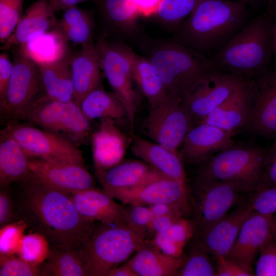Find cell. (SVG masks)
I'll use <instances>...</instances> for the list:
<instances>
[{"label": "cell", "instance_id": "6da1fadb", "mask_svg": "<svg viewBox=\"0 0 276 276\" xmlns=\"http://www.w3.org/2000/svg\"><path fill=\"white\" fill-rule=\"evenodd\" d=\"M244 0H199L172 38L203 54L213 55L255 15Z\"/></svg>", "mask_w": 276, "mask_h": 276}, {"label": "cell", "instance_id": "7a4b0ae2", "mask_svg": "<svg viewBox=\"0 0 276 276\" xmlns=\"http://www.w3.org/2000/svg\"><path fill=\"white\" fill-rule=\"evenodd\" d=\"M27 183L26 205L36 220L38 233L43 235L52 246L78 250L93 229L94 222L80 215L68 194L34 178Z\"/></svg>", "mask_w": 276, "mask_h": 276}, {"label": "cell", "instance_id": "3957f363", "mask_svg": "<svg viewBox=\"0 0 276 276\" xmlns=\"http://www.w3.org/2000/svg\"><path fill=\"white\" fill-rule=\"evenodd\" d=\"M161 77L169 96L182 101L207 75L216 70L210 59L172 39L142 33L134 40Z\"/></svg>", "mask_w": 276, "mask_h": 276}, {"label": "cell", "instance_id": "277c9868", "mask_svg": "<svg viewBox=\"0 0 276 276\" xmlns=\"http://www.w3.org/2000/svg\"><path fill=\"white\" fill-rule=\"evenodd\" d=\"M273 7L255 15L223 48L209 57L216 70L247 77L270 66L273 56Z\"/></svg>", "mask_w": 276, "mask_h": 276}, {"label": "cell", "instance_id": "5b68a950", "mask_svg": "<svg viewBox=\"0 0 276 276\" xmlns=\"http://www.w3.org/2000/svg\"><path fill=\"white\" fill-rule=\"evenodd\" d=\"M147 238L125 223L100 222L94 225L78 249L87 275L105 276L136 251Z\"/></svg>", "mask_w": 276, "mask_h": 276}, {"label": "cell", "instance_id": "8992f818", "mask_svg": "<svg viewBox=\"0 0 276 276\" xmlns=\"http://www.w3.org/2000/svg\"><path fill=\"white\" fill-rule=\"evenodd\" d=\"M266 152L255 146L233 145L202 163L197 180L233 182L253 192L260 185Z\"/></svg>", "mask_w": 276, "mask_h": 276}, {"label": "cell", "instance_id": "52a82bcc", "mask_svg": "<svg viewBox=\"0 0 276 276\" xmlns=\"http://www.w3.org/2000/svg\"><path fill=\"white\" fill-rule=\"evenodd\" d=\"M96 49L100 68L104 72L112 92L123 104L132 130L137 108L138 96L133 87L132 49L119 39L102 33L96 43Z\"/></svg>", "mask_w": 276, "mask_h": 276}, {"label": "cell", "instance_id": "ba28073f", "mask_svg": "<svg viewBox=\"0 0 276 276\" xmlns=\"http://www.w3.org/2000/svg\"><path fill=\"white\" fill-rule=\"evenodd\" d=\"M23 120L77 146L84 143L91 133L89 120L74 101L60 102L41 96Z\"/></svg>", "mask_w": 276, "mask_h": 276}, {"label": "cell", "instance_id": "9c48e42d", "mask_svg": "<svg viewBox=\"0 0 276 276\" xmlns=\"http://www.w3.org/2000/svg\"><path fill=\"white\" fill-rule=\"evenodd\" d=\"M5 128L30 158L52 164L85 165L82 151L77 146L61 136L18 120L7 122Z\"/></svg>", "mask_w": 276, "mask_h": 276}, {"label": "cell", "instance_id": "30bf717a", "mask_svg": "<svg viewBox=\"0 0 276 276\" xmlns=\"http://www.w3.org/2000/svg\"><path fill=\"white\" fill-rule=\"evenodd\" d=\"M11 49L13 58L12 73L5 95L0 100L1 117L8 122L23 120L41 96L36 64L16 48Z\"/></svg>", "mask_w": 276, "mask_h": 276}, {"label": "cell", "instance_id": "8fae6325", "mask_svg": "<svg viewBox=\"0 0 276 276\" xmlns=\"http://www.w3.org/2000/svg\"><path fill=\"white\" fill-rule=\"evenodd\" d=\"M245 78L248 104L245 129L265 137L276 136V68L269 66Z\"/></svg>", "mask_w": 276, "mask_h": 276}, {"label": "cell", "instance_id": "7c38bea8", "mask_svg": "<svg viewBox=\"0 0 276 276\" xmlns=\"http://www.w3.org/2000/svg\"><path fill=\"white\" fill-rule=\"evenodd\" d=\"M243 186L233 182L197 180V217L195 234L199 237L225 217L250 193Z\"/></svg>", "mask_w": 276, "mask_h": 276}, {"label": "cell", "instance_id": "4fadbf2b", "mask_svg": "<svg viewBox=\"0 0 276 276\" xmlns=\"http://www.w3.org/2000/svg\"><path fill=\"white\" fill-rule=\"evenodd\" d=\"M106 192L124 204L165 203L177 208L185 216L192 212L186 184L166 176L140 186Z\"/></svg>", "mask_w": 276, "mask_h": 276}, {"label": "cell", "instance_id": "5bb4252c", "mask_svg": "<svg viewBox=\"0 0 276 276\" xmlns=\"http://www.w3.org/2000/svg\"><path fill=\"white\" fill-rule=\"evenodd\" d=\"M244 78L217 70L204 77L182 102L193 126L199 124L221 104Z\"/></svg>", "mask_w": 276, "mask_h": 276}, {"label": "cell", "instance_id": "9a60e30c", "mask_svg": "<svg viewBox=\"0 0 276 276\" xmlns=\"http://www.w3.org/2000/svg\"><path fill=\"white\" fill-rule=\"evenodd\" d=\"M193 127L182 101L169 96L150 112L145 122L147 135L153 141L177 151Z\"/></svg>", "mask_w": 276, "mask_h": 276}, {"label": "cell", "instance_id": "2e32d148", "mask_svg": "<svg viewBox=\"0 0 276 276\" xmlns=\"http://www.w3.org/2000/svg\"><path fill=\"white\" fill-rule=\"evenodd\" d=\"M30 168L36 180L67 194L95 187L94 178L85 165L52 164L31 158Z\"/></svg>", "mask_w": 276, "mask_h": 276}, {"label": "cell", "instance_id": "e0dca14e", "mask_svg": "<svg viewBox=\"0 0 276 276\" xmlns=\"http://www.w3.org/2000/svg\"><path fill=\"white\" fill-rule=\"evenodd\" d=\"M272 217L253 211L242 226L225 257L255 274L252 266L256 257L263 246L272 237Z\"/></svg>", "mask_w": 276, "mask_h": 276}, {"label": "cell", "instance_id": "ac0fdd59", "mask_svg": "<svg viewBox=\"0 0 276 276\" xmlns=\"http://www.w3.org/2000/svg\"><path fill=\"white\" fill-rule=\"evenodd\" d=\"M233 134L218 127L201 123L192 127L182 143L181 158L203 163L216 153L234 145Z\"/></svg>", "mask_w": 276, "mask_h": 276}, {"label": "cell", "instance_id": "d6986e66", "mask_svg": "<svg viewBox=\"0 0 276 276\" xmlns=\"http://www.w3.org/2000/svg\"><path fill=\"white\" fill-rule=\"evenodd\" d=\"M94 3L104 35L134 40L141 34L137 22L139 16L128 0H95Z\"/></svg>", "mask_w": 276, "mask_h": 276}, {"label": "cell", "instance_id": "ffe728a7", "mask_svg": "<svg viewBox=\"0 0 276 276\" xmlns=\"http://www.w3.org/2000/svg\"><path fill=\"white\" fill-rule=\"evenodd\" d=\"M252 211L249 201L241 203L197 239L215 259L225 257Z\"/></svg>", "mask_w": 276, "mask_h": 276}, {"label": "cell", "instance_id": "44dd1931", "mask_svg": "<svg viewBox=\"0 0 276 276\" xmlns=\"http://www.w3.org/2000/svg\"><path fill=\"white\" fill-rule=\"evenodd\" d=\"M84 219L106 223H126L125 208L103 189L95 187L68 194Z\"/></svg>", "mask_w": 276, "mask_h": 276}, {"label": "cell", "instance_id": "7402d4cb", "mask_svg": "<svg viewBox=\"0 0 276 276\" xmlns=\"http://www.w3.org/2000/svg\"><path fill=\"white\" fill-rule=\"evenodd\" d=\"M93 158L97 172L109 169L121 163L125 155L128 141L112 120H102L91 135Z\"/></svg>", "mask_w": 276, "mask_h": 276}, {"label": "cell", "instance_id": "603a6c76", "mask_svg": "<svg viewBox=\"0 0 276 276\" xmlns=\"http://www.w3.org/2000/svg\"><path fill=\"white\" fill-rule=\"evenodd\" d=\"M55 12L48 0H37L33 3L1 49L6 50L19 47L36 36L54 30L58 21Z\"/></svg>", "mask_w": 276, "mask_h": 276}, {"label": "cell", "instance_id": "cb8c5ba5", "mask_svg": "<svg viewBox=\"0 0 276 276\" xmlns=\"http://www.w3.org/2000/svg\"><path fill=\"white\" fill-rule=\"evenodd\" d=\"M131 150L135 156L165 176L186 184L181 158L176 151L138 136L134 137Z\"/></svg>", "mask_w": 276, "mask_h": 276}, {"label": "cell", "instance_id": "d4e9b609", "mask_svg": "<svg viewBox=\"0 0 276 276\" xmlns=\"http://www.w3.org/2000/svg\"><path fill=\"white\" fill-rule=\"evenodd\" d=\"M70 62L74 87V101L79 106L91 91L100 86V66L96 43L82 46L70 54Z\"/></svg>", "mask_w": 276, "mask_h": 276}, {"label": "cell", "instance_id": "484cf974", "mask_svg": "<svg viewBox=\"0 0 276 276\" xmlns=\"http://www.w3.org/2000/svg\"><path fill=\"white\" fill-rule=\"evenodd\" d=\"M97 176L103 189L108 191L140 186L165 176L143 160H130L97 172Z\"/></svg>", "mask_w": 276, "mask_h": 276}, {"label": "cell", "instance_id": "4316f807", "mask_svg": "<svg viewBox=\"0 0 276 276\" xmlns=\"http://www.w3.org/2000/svg\"><path fill=\"white\" fill-rule=\"evenodd\" d=\"M248 115L245 78L235 90L201 123L221 128L233 135L245 129Z\"/></svg>", "mask_w": 276, "mask_h": 276}, {"label": "cell", "instance_id": "83f0119b", "mask_svg": "<svg viewBox=\"0 0 276 276\" xmlns=\"http://www.w3.org/2000/svg\"><path fill=\"white\" fill-rule=\"evenodd\" d=\"M30 158L5 129L0 133V185L7 187L17 181L28 182L34 177L30 168Z\"/></svg>", "mask_w": 276, "mask_h": 276}, {"label": "cell", "instance_id": "f1b7e54d", "mask_svg": "<svg viewBox=\"0 0 276 276\" xmlns=\"http://www.w3.org/2000/svg\"><path fill=\"white\" fill-rule=\"evenodd\" d=\"M70 54L54 61L36 64L42 96L60 102L74 101Z\"/></svg>", "mask_w": 276, "mask_h": 276}, {"label": "cell", "instance_id": "f546056e", "mask_svg": "<svg viewBox=\"0 0 276 276\" xmlns=\"http://www.w3.org/2000/svg\"><path fill=\"white\" fill-rule=\"evenodd\" d=\"M184 257L168 255L147 239L127 263L137 276H176Z\"/></svg>", "mask_w": 276, "mask_h": 276}, {"label": "cell", "instance_id": "4dcf8cb0", "mask_svg": "<svg viewBox=\"0 0 276 276\" xmlns=\"http://www.w3.org/2000/svg\"><path fill=\"white\" fill-rule=\"evenodd\" d=\"M95 28L92 11L75 6L63 11L55 29L68 43L82 47L95 43Z\"/></svg>", "mask_w": 276, "mask_h": 276}, {"label": "cell", "instance_id": "1f68e13d", "mask_svg": "<svg viewBox=\"0 0 276 276\" xmlns=\"http://www.w3.org/2000/svg\"><path fill=\"white\" fill-rule=\"evenodd\" d=\"M131 55L134 82L147 98L150 108L155 107L169 97L164 83L148 59L132 50Z\"/></svg>", "mask_w": 276, "mask_h": 276}, {"label": "cell", "instance_id": "d6a6232c", "mask_svg": "<svg viewBox=\"0 0 276 276\" xmlns=\"http://www.w3.org/2000/svg\"><path fill=\"white\" fill-rule=\"evenodd\" d=\"M68 42L55 29L17 47L19 52L36 64L52 62L70 54Z\"/></svg>", "mask_w": 276, "mask_h": 276}, {"label": "cell", "instance_id": "836d02e7", "mask_svg": "<svg viewBox=\"0 0 276 276\" xmlns=\"http://www.w3.org/2000/svg\"><path fill=\"white\" fill-rule=\"evenodd\" d=\"M79 106L89 121L97 119L120 120L127 117L125 108L118 97L100 86L86 95Z\"/></svg>", "mask_w": 276, "mask_h": 276}, {"label": "cell", "instance_id": "e575fe53", "mask_svg": "<svg viewBox=\"0 0 276 276\" xmlns=\"http://www.w3.org/2000/svg\"><path fill=\"white\" fill-rule=\"evenodd\" d=\"M195 232V221L182 217L166 231L155 235L150 241L164 253L179 258L182 256L185 246Z\"/></svg>", "mask_w": 276, "mask_h": 276}, {"label": "cell", "instance_id": "d590c367", "mask_svg": "<svg viewBox=\"0 0 276 276\" xmlns=\"http://www.w3.org/2000/svg\"><path fill=\"white\" fill-rule=\"evenodd\" d=\"M44 268V275L87 276L84 263L76 249L52 246Z\"/></svg>", "mask_w": 276, "mask_h": 276}, {"label": "cell", "instance_id": "8d00e7d4", "mask_svg": "<svg viewBox=\"0 0 276 276\" xmlns=\"http://www.w3.org/2000/svg\"><path fill=\"white\" fill-rule=\"evenodd\" d=\"M199 0H164L154 16L159 24L172 33L189 16Z\"/></svg>", "mask_w": 276, "mask_h": 276}, {"label": "cell", "instance_id": "74e56055", "mask_svg": "<svg viewBox=\"0 0 276 276\" xmlns=\"http://www.w3.org/2000/svg\"><path fill=\"white\" fill-rule=\"evenodd\" d=\"M193 244L176 276H214L216 274L210 253L197 239Z\"/></svg>", "mask_w": 276, "mask_h": 276}, {"label": "cell", "instance_id": "f35d334b", "mask_svg": "<svg viewBox=\"0 0 276 276\" xmlns=\"http://www.w3.org/2000/svg\"><path fill=\"white\" fill-rule=\"evenodd\" d=\"M49 243L47 238L39 233L25 235L17 254L29 263L40 265L49 256Z\"/></svg>", "mask_w": 276, "mask_h": 276}, {"label": "cell", "instance_id": "ab89813d", "mask_svg": "<svg viewBox=\"0 0 276 276\" xmlns=\"http://www.w3.org/2000/svg\"><path fill=\"white\" fill-rule=\"evenodd\" d=\"M24 0H0V41L4 43L13 34L22 15Z\"/></svg>", "mask_w": 276, "mask_h": 276}, {"label": "cell", "instance_id": "60d3db41", "mask_svg": "<svg viewBox=\"0 0 276 276\" xmlns=\"http://www.w3.org/2000/svg\"><path fill=\"white\" fill-rule=\"evenodd\" d=\"M27 225L26 221L21 220L1 227L0 257L17 254Z\"/></svg>", "mask_w": 276, "mask_h": 276}, {"label": "cell", "instance_id": "b9f144b4", "mask_svg": "<svg viewBox=\"0 0 276 276\" xmlns=\"http://www.w3.org/2000/svg\"><path fill=\"white\" fill-rule=\"evenodd\" d=\"M44 275L40 265L29 263L14 255L0 257V276Z\"/></svg>", "mask_w": 276, "mask_h": 276}, {"label": "cell", "instance_id": "7bdbcfd3", "mask_svg": "<svg viewBox=\"0 0 276 276\" xmlns=\"http://www.w3.org/2000/svg\"><path fill=\"white\" fill-rule=\"evenodd\" d=\"M126 205L124 206L126 224L147 237L148 229L153 217L150 209L146 205Z\"/></svg>", "mask_w": 276, "mask_h": 276}, {"label": "cell", "instance_id": "ee69618b", "mask_svg": "<svg viewBox=\"0 0 276 276\" xmlns=\"http://www.w3.org/2000/svg\"><path fill=\"white\" fill-rule=\"evenodd\" d=\"M255 275L276 276V242L272 236L261 248Z\"/></svg>", "mask_w": 276, "mask_h": 276}, {"label": "cell", "instance_id": "f6af8a7d", "mask_svg": "<svg viewBox=\"0 0 276 276\" xmlns=\"http://www.w3.org/2000/svg\"><path fill=\"white\" fill-rule=\"evenodd\" d=\"M249 202L254 211L264 215H274L276 213V187L253 192Z\"/></svg>", "mask_w": 276, "mask_h": 276}, {"label": "cell", "instance_id": "bcb514c9", "mask_svg": "<svg viewBox=\"0 0 276 276\" xmlns=\"http://www.w3.org/2000/svg\"><path fill=\"white\" fill-rule=\"evenodd\" d=\"M273 187H276V142L268 151H266L258 189Z\"/></svg>", "mask_w": 276, "mask_h": 276}, {"label": "cell", "instance_id": "7dc6e473", "mask_svg": "<svg viewBox=\"0 0 276 276\" xmlns=\"http://www.w3.org/2000/svg\"><path fill=\"white\" fill-rule=\"evenodd\" d=\"M216 260L217 263L216 276L255 275L238 263L225 257H219Z\"/></svg>", "mask_w": 276, "mask_h": 276}, {"label": "cell", "instance_id": "c3c4849f", "mask_svg": "<svg viewBox=\"0 0 276 276\" xmlns=\"http://www.w3.org/2000/svg\"><path fill=\"white\" fill-rule=\"evenodd\" d=\"M139 16H154L159 10L164 0H128Z\"/></svg>", "mask_w": 276, "mask_h": 276}, {"label": "cell", "instance_id": "681fc988", "mask_svg": "<svg viewBox=\"0 0 276 276\" xmlns=\"http://www.w3.org/2000/svg\"><path fill=\"white\" fill-rule=\"evenodd\" d=\"M13 67V61L8 54L3 52L0 55V100L5 95Z\"/></svg>", "mask_w": 276, "mask_h": 276}, {"label": "cell", "instance_id": "f907efd6", "mask_svg": "<svg viewBox=\"0 0 276 276\" xmlns=\"http://www.w3.org/2000/svg\"><path fill=\"white\" fill-rule=\"evenodd\" d=\"M6 187H1L0 192V226L1 227L12 223L13 218L12 201Z\"/></svg>", "mask_w": 276, "mask_h": 276}, {"label": "cell", "instance_id": "816d5d0a", "mask_svg": "<svg viewBox=\"0 0 276 276\" xmlns=\"http://www.w3.org/2000/svg\"><path fill=\"white\" fill-rule=\"evenodd\" d=\"M180 218L174 216L153 217L148 229L147 237L151 235L153 237L157 234L166 231Z\"/></svg>", "mask_w": 276, "mask_h": 276}, {"label": "cell", "instance_id": "f5cc1de1", "mask_svg": "<svg viewBox=\"0 0 276 276\" xmlns=\"http://www.w3.org/2000/svg\"><path fill=\"white\" fill-rule=\"evenodd\" d=\"M153 217L160 216H174L183 217V214L177 208L170 204L158 203L148 206Z\"/></svg>", "mask_w": 276, "mask_h": 276}, {"label": "cell", "instance_id": "db71d44e", "mask_svg": "<svg viewBox=\"0 0 276 276\" xmlns=\"http://www.w3.org/2000/svg\"><path fill=\"white\" fill-rule=\"evenodd\" d=\"M248 8L254 13H258L265 9H271L276 4V0H244Z\"/></svg>", "mask_w": 276, "mask_h": 276}, {"label": "cell", "instance_id": "11a10c76", "mask_svg": "<svg viewBox=\"0 0 276 276\" xmlns=\"http://www.w3.org/2000/svg\"><path fill=\"white\" fill-rule=\"evenodd\" d=\"M55 12L63 11L65 9L75 6L77 5L95 0H48Z\"/></svg>", "mask_w": 276, "mask_h": 276}, {"label": "cell", "instance_id": "9f6ffc18", "mask_svg": "<svg viewBox=\"0 0 276 276\" xmlns=\"http://www.w3.org/2000/svg\"><path fill=\"white\" fill-rule=\"evenodd\" d=\"M105 276H137L131 267L126 263L120 266L111 269Z\"/></svg>", "mask_w": 276, "mask_h": 276}, {"label": "cell", "instance_id": "6f0895ef", "mask_svg": "<svg viewBox=\"0 0 276 276\" xmlns=\"http://www.w3.org/2000/svg\"><path fill=\"white\" fill-rule=\"evenodd\" d=\"M273 8L274 17V24L273 32L272 47L273 55L276 58V4L274 5Z\"/></svg>", "mask_w": 276, "mask_h": 276}, {"label": "cell", "instance_id": "680465c9", "mask_svg": "<svg viewBox=\"0 0 276 276\" xmlns=\"http://www.w3.org/2000/svg\"><path fill=\"white\" fill-rule=\"evenodd\" d=\"M272 236L276 242V215H273L271 220Z\"/></svg>", "mask_w": 276, "mask_h": 276}]
</instances>
